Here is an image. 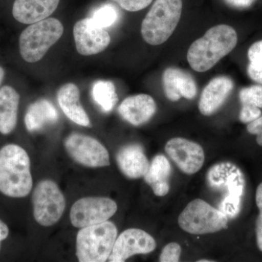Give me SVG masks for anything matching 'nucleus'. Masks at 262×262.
<instances>
[{"mask_svg": "<svg viewBox=\"0 0 262 262\" xmlns=\"http://www.w3.org/2000/svg\"><path fill=\"white\" fill-rule=\"evenodd\" d=\"M237 40V32L230 26H215L191 45L187 61L196 72H207L233 51Z\"/></svg>", "mask_w": 262, "mask_h": 262, "instance_id": "f257e3e1", "label": "nucleus"}, {"mask_svg": "<svg viewBox=\"0 0 262 262\" xmlns=\"http://www.w3.org/2000/svg\"><path fill=\"white\" fill-rule=\"evenodd\" d=\"M32 186L28 153L17 144L3 146L0 149V192L10 198H24Z\"/></svg>", "mask_w": 262, "mask_h": 262, "instance_id": "f03ea898", "label": "nucleus"}, {"mask_svg": "<svg viewBox=\"0 0 262 262\" xmlns=\"http://www.w3.org/2000/svg\"><path fill=\"white\" fill-rule=\"evenodd\" d=\"M63 34V24L58 19L50 18L30 24L19 36V53L27 63L40 61L48 50Z\"/></svg>", "mask_w": 262, "mask_h": 262, "instance_id": "7ed1b4c3", "label": "nucleus"}, {"mask_svg": "<svg viewBox=\"0 0 262 262\" xmlns=\"http://www.w3.org/2000/svg\"><path fill=\"white\" fill-rule=\"evenodd\" d=\"M182 11V0H156L141 24L145 42L151 46L166 42L177 28Z\"/></svg>", "mask_w": 262, "mask_h": 262, "instance_id": "20e7f679", "label": "nucleus"}, {"mask_svg": "<svg viewBox=\"0 0 262 262\" xmlns=\"http://www.w3.org/2000/svg\"><path fill=\"white\" fill-rule=\"evenodd\" d=\"M117 237L116 226L108 221L81 228L76 241V255L79 261H107Z\"/></svg>", "mask_w": 262, "mask_h": 262, "instance_id": "39448f33", "label": "nucleus"}, {"mask_svg": "<svg viewBox=\"0 0 262 262\" xmlns=\"http://www.w3.org/2000/svg\"><path fill=\"white\" fill-rule=\"evenodd\" d=\"M178 222L179 227L188 233L211 234L227 228L228 217L206 201L196 199L180 213Z\"/></svg>", "mask_w": 262, "mask_h": 262, "instance_id": "423d86ee", "label": "nucleus"}, {"mask_svg": "<svg viewBox=\"0 0 262 262\" xmlns=\"http://www.w3.org/2000/svg\"><path fill=\"white\" fill-rule=\"evenodd\" d=\"M34 220L43 227H51L61 218L65 211L64 196L58 185L51 180L37 184L32 194Z\"/></svg>", "mask_w": 262, "mask_h": 262, "instance_id": "0eeeda50", "label": "nucleus"}, {"mask_svg": "<svg viewBox=\"0 0 262 262\" xmlns=\"http://www.w3.org/2000/svg\"><path fill=\"white\" fill-rule=\"evenodd\" d=\"M117 211V203L110 198L88 196L74 203L70 220L74 227L81 229L106 222Z\"/></svg>", "mask_w": 262, "mask_h": 262, "instance_id": "6e6552de", "label": "nucleus"}, {"mask_svg": "<svg viewBox=\"0 0 262 262\" xmlns=\"http://www.w3.org/2000/svg\"><path fill=\"white\" fill-rule=\"evenodd\" d=\"M66 150L77 163L89 168H102L110 165L107 149L94 138L72 134L66 139Z\"/></svg>", "mask_w": 262, "mask_h": 262, "instance_id": "1a4fd4ad", "label": "nucleus"}, {"mask_svg": "<svg viewBox=\"0 0 262 262\" xmlns=\"http://www.w3.org/2000/svg\"><path fill=\"white\" fill-rule=\"evenodd\" d=\"M156 248L152 236L139 229H128L117 237L108 258L110 262H124L137 254H147Z\"/></svg>", "mask_w": 262, "mask_h": 262, "instance_id": "9d476101", "label": "nucleus"}, {"mask_svg": "<svg viewBox=\"0 0 262 262\" xmlns=\"http://www.w3.org/2000/svg\"><path fill=\"white\" fill-rule=\"evenodd\" d=\"M165 151L183 173L192 175L199 171L205 162L203 147L184 138H173L167 142Z\"/></svg>", "mask_w": 262, "mask_h": 262, "instance_id": "9b49d317", "label": "nucleus"}, {"mask_svg": "<svg viewBox=\"0 0 262 262\" xmlns=\"http://www.w3.org/2000/svg\"><path fill=\"white\" fill-rule=\"evenodd\" d=\"M76 49L82 56L101 53L108 47L111 37L105 29L96 27L91 18L79 20L74 26Z\"/></svg>", "mask_w": 262, "mask_h": 262, "instance_id": "f8f14e48", "label": "nucleus"}, {"mask_svg": "<svg viewBox=\"0 0 262 262\" xmlns=\"http://www.w3.org/2000/svg\"><path fill=\"white\" fill-rule=\"evenodd\" d=\"M164 92L170 101H178L181 98L193 99L196 96L198 89L192 75L182 69L169 67L163 75Z\"/></svg>", "mask_w": 262, "mask_h": 262, "instance_id": "ddd939ff", "label": "nucleus"}, {"mask_svg": "<svg viewBox=\"0 0 262 262\" xmlns=\"http://www.w3.org/2000/svg\"><path fill=\"white\" fill-rule=\"evenodd\" d=\"M60 0H14L11 7L13 18L19 24L30 25L48 18L54 13Z\"/></svg>", "mask_w": 262, "mask_h": 262, "instance_id": "4468645a", "label": "nucleus"}, {"mask_svg": "<svg viewBox=\"0 0 262 262\" xmlns=\"http://www.w3.org/2000/svg\"><path fill=\"white\" fill-rule=\"evenodd\" d=\"M234 88L232 79L225 76L215 77L202 92L199 110L202 115L210 116L216 113L225 103Z\"/></svg>", "mask_w": 262, "mask_h": 262, "instance_id": "2eb2a0df", "label": "nucleus"}, {"mask_svg": "<svg viewBox=\"0 0 262 262\" xmlns=\"http://www.w3.org/2000/svg\"><path fill=\"white\" fill-rule=\"evenodd\" d=\"M156 110L155 100L147 94L129 96L118 107V113L122 118L134 126H139L149 121Z\"/></svg>", "mask_w": 262, "mask_h": 262, "instance_id": "dca6fc26", "label": "nucleus"}, {"mask_svg": "<svg viewBox=\"0 0 262 262\" xmlns=\"http://www.w3.org/2000/svg\"><path fill=\"white\" fill-rule=\"evenodd\" d=\"M116 161L122 173L131 179L144 177L149 167V160L139 144L124 146L117 151Z\"/></svg>", "mask_w": 262, "mask_h": 262, "instance_id": "f3484780", "label": "nucleus"}, {"mask_svg": "<svg viewBox=\"0 0 262 262\" xmlns=\"http://www.w3.org/2000/svg\"><path fill=\"white\" fill-rule=\"evenodd\" d=\"M80 90L76 84H63L57 94L58 104L66 116L77 125L91 126L89 115L80 102Z\"/></svg>", "mask_w": 262, "mask_h": 262, "instance_id": "a211bd4d", "label": "nucleus"}, {"mask_svg": "<svg viewBox=\"0 0 262 262\" xmlns=\"http://www.w3.org/2000/svg\"><path fill=\"white\" fill-rule=\"evenodd\" d=\"M20 96L15 88L5 84L0 88V134L8 135L16 127Z\"/></svg>", "mask_w": 262, "mask_h": 262, "instance_id": "6ab92c4d", "label": "nucleus"}, {"mask_svg": "<svg viewBox=\"0 0 262 262\" xmlns=\"http://www.w3.org/2000/svg\"><path fill=\"white\" fill-rule=\"evenodd\" d=\"M58 118L59 114L54 105L47 99H40L29 105L24 122L27 130L32 133L56 123Z\"/></svg>", "mask_w": 262, "mask_h": 262, "instance_id": "aec40b11", "label": "nucleus"}, {"mask_svg": "<svg viewBox=\"0 0 262 262\" xmlns=\"http://www.w3.org/2000/svg\"><path fill=\"white\" fill-rule=\"evenodd\" d=\"M171 173V166L166 157L163 155L155 156L149 164V169L144 179L151 187L155 195H166L170 190L169 178Z\"/></svg>", "mask_w": 262, "mask_h": 262, "instance_id": "412c9836", "label": "nucleus"}, {"mask_svg": "<svg viewBox=\"0 0 262 262\" xmlns=\"http://www.w3.org/2000/svg\"><path fill=\"white\" fill-rule=\"evenodd\" d=\"M92 98L103 112L110 113L118 101L115 84L111 81L98 80L93 84Z\"/></svg>", "mask_w": 262, "mask_h": 262, "instance_id": "4be33fe9", "label": "nucleus"}, {"mask_svg": "<svg viewBox=\"0 0 262 262\" xmlns=\"http://www.w3.org/2000/svg\"><path fill=\"white\" fill-rule=\"evenodd\" d=\"M118 17V10L114 5H104L95 10L91 19L96 27L106 29L116 23Z\"/></svg>", "mask_w": 262, "mask_h": 262, "instance_id": "5701e85b", "label": "nucleus"}, {"mask_svg": "<svg viewBox=\"0 0 262 262\" xmlns=\"http://www.w3.org/2000/svg\"><path fill=\"white\" fill-rule=\"evenodd\" d=\"M239 100L243 104L262 108V84H254L239 91Z\"/></svg>", "mask_w": 262, "mask_h": 262, "instance_id": "b1692460", "label": "nucleus"}, {"mask_svg": "<svg viewBox=\"0 0 262 262\" xmlns=\"http://www.w3.org/2000/svg\"><path fill=\"white\" fill-rule=\"evenodd\" d=\"M182 248L177 243H170L163 248L160 256V262H178L180 260Z\"/></svg>", "mask_w": 262, "mask_h": 262, "instance_id": "393cba45", "label": "nucleus"}, {"mask_svg": "<svg viewBox=\"0 0 262 262\" xmlns=\"http://www.w3.org/2000/svg\"><path fill=\"white\" fill-rule=\"evenodd\" d=\"M256 206L259 211L256 222V244L258 249L262 252V183L258 186L256 192Z\"/></svg>", "mask_w": 262, "mask_h": 262, "instance_id": "a878e982", "label": "nucleus"}, {"mask_svg": "<svg viewBox=\"0 0 262 262\" xmlns=\"http://www.w3.org/2000/svg\"><path fill=\"white\" fill-rule=\"evenodd\" d=\"M120 5L122 9L130 12H137L144 9L151 4L152 0H112Z\"/></svg>", "mask_w": 262, "mask_h": 262, "instance_id": "bb28decb", "label": "nucleus"}, {"mask_svg": "<svg viewBox=\"0 0 262 262\" xmlns=\"http://www.w3.org/2000/svg\"><path fill=\"white\" fill-rule=\"evenodd\" d=\"M261 116V111L259 108L251 105L243 104L239 113V120L243 123H250Z\"/></svg>", "mask_w": 262, "mask_h": 262, "instance_id": "cd10ccee", "label": "nucleus"}, {"mask_svg": "<svg viewBox=\"0 0 262 262\" xmlns=\"http://www.w3.org/2000/svg\"><path fill=\"white\" fill-rule=\"evenodd\" d=\"M250 63H262V40L253 43L248 51Z\"/></svg>", "mask_w": 262, "mask_h": 262, "instance_id": "c85d7f7f", "label": "nucleus"}, {"mask_svg": "<svg viewBox=\"0 0 262 262\" xmlns=\"http://www.w3.org/2000/svg\"><path fill=\"white\" fill-rule=\"evenodd\" d=\"M247 130L249 134L256 136V142L262 146V116L248 123Z\"/></svg>", "mask_w": 262, "mask_h": 262, "instance_id": "c756f323", "label": "nucleus"}, {"mask_svg": "<svg viewBox=\"0 0 262 262\" xmlns=\"http://www.w3.org/2000/svg\"><path fill=\"white\" fill-rule=\"evenodd\" d=\"M250 78L259 84H262V63H250L247 68Z\"/></svg>", "mask_w": 262, "mask_h": 262, "instance_id": "7c9ffc66", "label": "nucleus"}, {"mask_svg": "<svg viewBox=\"0 0 262 262\" xmlns=\"http://www.w3.org/2000/svg\"><path fill=\"white\" fill-rule=\"evenodd\" d=\"M229 6L236 9H246L253 5L255 0H225Z\"/></svg>", "mask_w": 262, "mask_h": 262, "instance_id": "2f4dec72", "label": "nucleus"}, {"mask_svg": "<svg viewBox=\"0 0 262 262\" xmlns=\"http://www.w3.org/2000/svg\"><path fill=\"white\" fill-rule=\"evenodd\" d=\"M8 234H9V228L6 224L0 220V248H1L2 242L8 237Z\"/></svg>", "mask_w": 262, "mask_h": 262, "instance_id": "473e14b6", "label": "nucleus"}, {"mask_svg": "<svg viewBox=\"0 0 262 262\" xmlns=\"http://www.w3.org/2000/svg\"><path fill=\"white\" fill-rule=\"evenodd\" d=\"M5 76H6V71H5V69L3 66L0 65V88L3 85Z\"/></svg>", "mask_w": 262, "mask_h": 262, "instance_id": "72a5a7b5", "label": "nucleus"}, {"mask_svg": "<svg viewBox=\"0 0 262 262\" xmlns=\"http://www.w3.org/2000/svg\"><path fill=\"white\" fill-rule=\"evenodd\" d=\"M199 262H211L212 261H210V260H200V261H198Z\"/></svg>", "mask_w": 262, "mask_h": 262, "instance_id": "f704fd0d", "label": "nucleus"}]
</instances>
